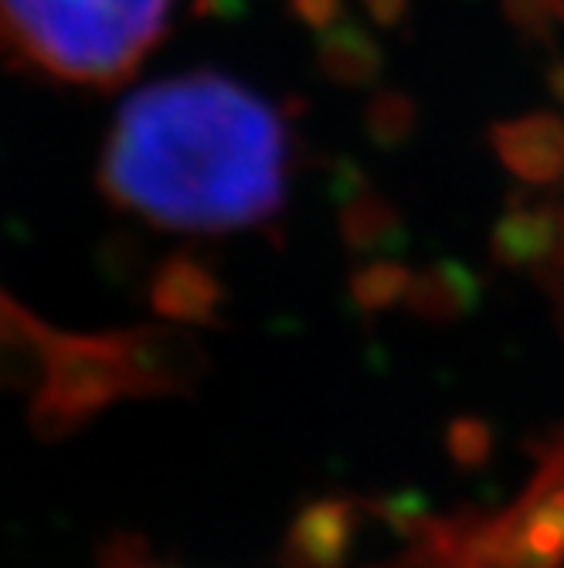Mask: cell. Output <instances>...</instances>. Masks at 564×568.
Instances as JSON below:
<instances>
[{"mask_svg":"<svg viewBox=\"0 0 564 568\" xmlns=\"http://www.w3.org/2000/svg\"><path fill=\"white\" fill-rule=\"evenodd\" d=\"M102 191L123 212L174 232H238L286 201L289 130L266 95L187 72L133 92L110 130Z\"/></svg>","mask_w":564,"mask_h":568,"instance_id":"cell-1","label":"cell"},{"mask_svg":"<svg viewBox=\"0 0 564 568\" xmlns=\"http://www.w3.org/2000/svg\"><path fill=\"white\" fill-rule=\"evenodd\" d=\"M171 0H0V51L75 85H120L161 41Z\"/></svg>","mask_w":564,"mask_h":568,"instance_id":"cell-2","label":"cell"},{"mask_svg":"<svg viewBox=\"0 0 564 568\" xmlns=\"http://www.w3.org/2000/svg\"><path fill=\"white\" fill-rule=\"evenodd\" d=\"M493 150L517 178L547 184L564 174V116L527 113L517 120H500L490 126Z\"/></svg>","mask_w":564,"mask_h":568,"instance_id":"cell-3","label":"cell"},{"mask_svg":"<svg viewBox=\"0 0 564 568\" xmlns=\"http://www.w3.org/2000/svg\"><path fill=\"white\" fill-rule=\"evenodd\" d=\"M317 59L324 75L337 85H371L384 65L378 38L343 18L317 31Z\"/></svg>","mask_w":564,"mask_h":568,"instance_id":"cell-4","label":"cell"},{"mask_svg":"<svg viewBox=\"0 0 564 568\" xmlns=\"http://www.w3.org/2000/svg\"><path fill=\"white\" fill-rule=\"evenodd\" d=\"M368 133L375 143L381 146H401L408 136L416 133L419 123V106L412 95H404L398 89H381L371 102H368Z\"/></svg>","mask_w":564,"mask_h":568,"instance_id":"cell-5","label":"cell"},{"mask_svg":"<svg viewBox=\"0 0 564 568\" xmlns=\"http://www.w3.org/2000/svg\"><path fill=\"white\" fill-rule=\"evenodd\" d=\"M503 18L524 38L554 44L564 34V0H500Z\"/></svg>","mask_w":564,"mask_h":568,"instance_id":"cell-6","label":"cell"},{"mask_svg":"<svg viewBox=\"0 0 564 568\" xmlns=\"http://www.w3.org/2000/svg\"><path fill=\"white\" fill-rule=\"evenodd\" d=\"M289 14L310 31H324L343 18V0H286Z\"/></svg>","mask_w":564,"mask_h":568,"instance_id":"cell-7","label":"cell"},{"mask_svg":"<svg viewBox=\"0 0 564 568\" xmlns=\"http://www.w3.org/2000/svg\"><path fill=\"white\" fill-rule=\"evenodd\" d=\"M378 28H398L408 18V0H361Z\"/></svg>","mask_w":564,"mask_h":568,"instance_id":"cell-8","label":"cell"},{"mask_svg":"<svg viewBox=\"0 0 564 568\" xmlns=\"http://www.w3.org/2000/svg\"><path fill=\"white\" fill-rule=\"evenodd\" d=\"M544 85H547V92L564 106V59L547 62V69H544Z\"/></svg>","mask_w":564,"mask_h":568,"instance_id":"cell-9","label":"cell"}]
</instances>
